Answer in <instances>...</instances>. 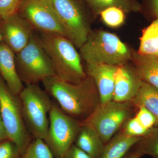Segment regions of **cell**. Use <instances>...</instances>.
Segmentation results:
<instances>
[{"label":"cell","mask_w":158,"mask_h":158,"mask_svg":"<svg viewBox=\"0 0 158 158\" xmlns=\"http://www.w3.org/2000/svg\"><path fill=\"white\" fill-rule=\"evenodd\" d=\"M42 82L46 92L56 101L62 111L80 121L88 118L100 104L95 84L88 76L77 84L65 81L56 75Z\"/></svg>","instance_id":"6da1fadb"},{"label":"cell","mask_w":158,"mask_h":158,"mask_svg":"<svg viewBox=\"0 0 158 158\" xmlns=\"http://www.w3.org/2000/svg\"><path fill=\"white\" fill-rule=\"evenodd\" d=\"M39 37L56 76L75 84L81 83L87 77L80 53L70 40L58 33H41Z\"/></svg>","instance_id":"7a4b0ae2"},{"label":"cell","mask_w":158,"mask_h":158,"mask_svg":"<svg viewBox=\"0 0 158 158\" xmlns=\"http://www.w3.org/2000/svg\"><path fill=\"white\" fill-rule=\"evenodd\" d=\"M80 49L86 64L118 66L127 64L132 58L133 52L117 35L104 31H90Z\"/></svg>","instance_id":"3957f363"},{"label":"cell","mask_w":158,"mask_h":158,"mask_svg":"<svg viewBox=\"0 0 158 158\" xmlns=\"http://www.w3.org/2000/svg\"><path fill=\"white\" fill-rule=\"evenodd\" d=\"M24 121L34 138L44 141L48 132L49 113L53 102L48 94L37 85H26L19 94Z\"/></svg>","instance_id":"277c9868"},{"label":"cell","mask_w":158,"mask_h":158,"mask_svg":"<svg viewBox=\"0 0 158 158\" xmlns=\"http://www.w3.org/2000/svg\"><path fill=\"white\" fill-rule=\"evenodd\" d=\"M15 61L18 74L26 85H37L47 78L56 75L39 36L34 33L27 46L15 54Z\"/></svg>","instance_id":"5b68a950"},{"label":"cell","mask_w":158,"mask_h":158,"mask_svg":"<svg viewBox=\"0 0 158 158\" xmlns=\"http://www.w3.org/2000/svg\"><path fill=\"white\" fill-rule=\"evenodd\" d=\"M0 115L9 139L22 155L34 138L26 127L19 95L11 92L0 75Z\"/></svg>","instance_id":"8992f818"},{"label":"cell","mask_w":158,"mask_h":158,"mask_svg":"<svg viewBox=\"0 0 158 158\" xmlns=\"http://www.w3.org/2000/svg\"><path fill=\"white\" fill-rule=\"evenodd\" d=\"M49 124L44 141L55 158H63L74 144L82 125V121L64 113L56 102L49 113Z\"/></svg>","instance_id":"52a82bcc"},{"label":"cell","mask_w":158,"mask_h":158,"mask_svg":"<svg viewBox=\"0 0 158 158\" xmlns=\"http://www.w3.org/2000/svg\"><path fill=\"white\" fill-rule=\"evenodd\" d=\"M52 7L66 37L80 48L90 32L88 18L76 0H47Z\"/></svg>","instance_id":"ba28073f"},{"label":"cell","mask_w":158,"mask_h":158,"mask_svg":"<svg viewBox=\"0 0 158 158\" xmlns=\"http://www.w3.org/2000/svg\"><path fill=\"white\" fill-rule=\"evenodd\" d=\"M131 109L130 102L112 100L100 104L92 114L82 122L94 128L106 144L129 119Z\"/></svg>","instance_id":"9c48e42d"},{"label":"cell","mask_w":158,"mask_h":158,"mask_svg":"<svg viewBox=\"0 0 158 158\" xmlns=\"http://www.w3.org/2000/svg\"><path fill=\"white\" fill-rule=\"evenodd\" d=\"M18 14L34 31L58 33L66 37L56 14L47 0H23Z\"/></svg>","instance_id":"30bf717a"},{"label":"cell","mask_w":158,"mask_h":158,"mask_svg":"<svg viewBox=\"0 0 158 158\" xmlns=\"http://www.w3.org/2000/svg\"><path fill=\"white\" fill-rule=\"evenodd\" d=\"M34 30L18 13L0 19V32L2 41L15 54L28 44Z\"/></svg>","instance_id":"8fae6325"},{"label":"cell","mask_w":158,"mask_h":158,"mask_svg":"<svg viewBox=\"0 0 158 158\" xmlns=\"http://www.w3.org/2000/svg\"><path fill=\"white\" fill-rule=\"evenodd\" d=\"M143 82L135 68H132L127 64L118 66L115 75L113 100L131 102Z\"/></svg>","instance_id":"7c38bea8"},{"label":"cell","mask_w":158,"mask_h":158,"mask_svg":"<svg viewBox=\"0 0 158 158\" xmlns=\"http://www.w3.org/2000/svg\"><path fill=\"white\" fill-rule=\"evenodd\" d=\"M117 67L115 65L106 64H86V73L95 84L100 104L113 100Z\"/></svg>","instance_id":"4fadbf2b"},{"label":"cell","mask_w":158,"mask_h":158,"mask_svg":"<svg viewBox=\"0 0 158 158\" xmlns=\"http://www.w3.org/2000/svg\"><path fill=\"white\" fill-rule=\"evenodd\" d=\"M15 53L3 41L0 43V75L12 93L19 95L24 88L18 74Z\"/></svg>","instance_id":"5bb4252c"},{"label":"cell","mask_w":158,"mask_h":158,"mask_svg":"<svg viewBox=\"0 0 158 158\" xmlns=\"http://www.w3.org/2000/svg\"><path fill=\"white\" fill-rule=\"evenodd\" d=\"M75 144L92 158H99L105 143L94 128L82 121V125L75 141Z\"/></svg>","instance_id":"9a60e30c"},{"label":"cell","mask_w":158,"mask_h":158,"mask_svg":"<svg viewBox=\"0 0 158 158\" xmlns=\"http://www.w3.org/2000/svg\"><path fill=\"white\" fill-rule=\"evenodd\" d=\"M131 60L142 81L158 89V57L133 52Z\"/></svg>","instance_id":"2e32d148"},{"label":"cell","mask_w":158,"mask_h":158,"mask_svg":"<svg viewBox=\"0 0 158 158\" xmlns=\"http://www.w3.org/2000/svg\"><path fill=\"white\" fill-rule=\"evenodd\" d=\"M142 137H131L122 132L117 134L105 145L99 158H122Z\"/></svg>","instance_id":"e0dca14e"},{"label":"cell","mask_w":158,"mask_h":158,"mask_svg":"<svg viewBox=\"0 0 158 158\" xmlns=\"http://www.w3.org/2000/svg\"><path fill=\"white\" fill-rule=\"evenodd\" d=\"M131 102L138 107H143L152 113L158 126V89L143 81L137 95Z\"/></svg>","instance_id":"ac0fdd59"},{"label":"cell","mask_w":158,"mask_h":158,"mask_svg":"<svg viewBox=\"0 0 158 158\" xmlns=\"http://www.w3.org/2000/svg\"><path fill=\"white\" fill-rule=\"evenodd\" d=\"M94 14L99 15L104 9L115 7L122 9L124 12H138L142 6L137 0H85Z\"/></svg>","instance_id":"d6986e66"},{"label":"cell","mask_w":158,"mask_h":158,"mask_svg":"<svg viewBox=\"0 0 158 158\" xmlns=\"http://www.w3.org/2000/svg\"><path fill=\"white\" fill-rule=\"evenodd\" d=\"M138 52L158 57V19L142 31Z\"/></svg>","instance_id":"ffe728a7"},{"label":"cell","mask_w":158,"mask_h":158,"mask_svg":"<svg viewBox=\"0 0 158 158\" xmlns=\"http://www.w3.org/2000/svg\"><path fill=\"white\" fill-rule=\"evenodd\" d=\"M137 144V150L142 156L147 155L153 158H158V126L150 130Z\"/></svg>","instance_id":"44dd1931"},{"label":"cell","mask_w":158,"mask_h":158,"mask_svg":"<svg viewBox=\"0 0 158 158\" xmlns=\"http://www.w3.org/2000/svg\"><path fill=\"white\" fill-rule=\"evenodd\" d=\"M21 158H55L51 149L43 140L34 138Z\"/></svg>","instance_id":"7402d4cb"},{"label":"cell","mask_w":158,"mask_h":158,"mask_svg":"<svg viewBox=\"0 0 158 158\" xmlns=\"http://www.w3.org/2000/svg\"><path fill=\"white\" fill-rule=\"evenodd\" d=\"M103 22L111 28H117L124 23V11L122 9L113 7L107 8L99 14Z\"/></svg>","instance_id":"603a6c76"},{"label":"cell","mask_w":158,"mask_h":158,"mask_svg":"<svg viewBox=\"0 0 158 158\" xmlns=\"http://www.w3.org/2000/svg\"><path fill=\"white\" fill-rule=\"evenodd\" d=\"M149 131L144 127L135 116L126 122L123 132L131 137H143L146 135Z\"/></svg>","instance_id":"cb8c5ba5"},{"label":"cell","mask_w":158,"mask_h":158,"mask_svg":"<svg viewBox=\"0 0 158 158\" xmlns=\"http://www.w3.org/2000/svg\"><path fill=\"white\" fill-rule=\"evenodd\" d=\"M23 0H0V18L6 19L18 13Z\"/></svg>","instance_id":"d4e9b609"},{"label":"cell","mask_w":158,"mask_h":158,"mask_svg":"<svg viewBox=\"0 0 158 158\" xmlns=\"http://www.w3.org/2000/svg\"><path fill=\"white\" fill-rule=\"evenodd\" d=\"M22 154L15 144L10 139L0 141V158H21Z\"/></svg>","instance_id":"484cf974"},{"label":"cell","mask_w":158,"mask_h":158,"mask_svg":"<svg viewBox=\"0 0 158 158\" xmlns=\"http://www.w3.org/2000/svg\"><path fill=\"white\" fill-rule=\"evenodd\" d=\"M138 108L135 117L140 123L148 130L156 127V119L152 113L143 107H139Z\"/></svg>","instance_id":"4316f807"},{"label":"cell","mask_w":158,"mask_h":158,"mask_svg":"<svg viewBox=\"0 0 158 158\" xmlns=\"http://www.w3.org/2000/svg\"><path fill=\"white\" fill-rule=\"evenodd\" d=\"M63 158H92L87 153L73 144L67 151Z\"/></svg>","instance_id":"83f0119b"},{"label":"cell","mask_w":158,"mask_h":158,"mask_svg":"<svg viewBox=\"0 0 158 158\" xmlns=\"http://www.w3.org/2000/svg\"><path fill=\"white\" fill-rule=\"evenodd\" d=\"M150 11L158 19V0H147Z\"/></svg>","instance_id":"f1b7e54d"},{"label":"cell","mask_w":158,"mask_h":158,"mask_svg":"<svg viewBox=\"0 0 158 158\" xmlns=\"http://www.w3.org/2000/svg\"><path fill=\"white\" fill-rule=\"evenodd\" d=\"M9 139L8 134L0 115V141Z\"/></svg>","instance_id":"f546056e"},{"label":"cell","mask_w":158,"mask_h":158,"mask_svg":"<svg viewBox=\"0 0 158 158\" xmlns=\"http://www.w3.org/2000/svg\"><path fill=\"white\" fill-rule=\"evenodd\" d=\"M142 156V154H141V153L138 152V150H137L135 152L128 156L127 158H141Z\"/></svg>","instance_id":"4dcf8cb0"},{"label":"cell","mask_w":158,"mask_h":158,"mask_svg":"<svg viewBox=\"0 0 158 158\" xmlns=\"http://www.w3.org/2000/svg\"><path fill=\"white\" fill-rule=\"evenodd\" d=\"M1 19V18H0ZM2 41V35H1V32H0V43Z\"/></svg>","instance_id":"1f68e13d"}]
</instances>
